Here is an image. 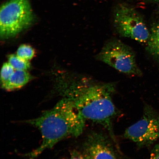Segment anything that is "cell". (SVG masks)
I'll return each instance as SVG.
<instances>
[{
	"label": "cell",
	"instance_id": "6da1fadb",
	"mask_svg": "<svg viewBox=\"0 0 159 159\" xmlns=\"http://www.w3.org/2000/svg\"><path fill=\"white\" fill-rule=\"evenodd\" d=\"M25 122L38 129L42 138V142L38 148L27 154L30 159H35L63 139L80 136L86 121L71 101L65 97L52 109Z\"/></svg>",
	"mask_w": 159,
	"mask_h": 159
},
{
	"label": "cell",
	"instance_id": "7a4b0ae2",
	"mask_svg": "<svg viewBox=\"0 0 159 159\" xmlns=\"http://www.w3.org/2000/svg\"><path fill=\"white\" fill-rule=\"evenodd\" d=\"M115 87V83L84 78L73 86L65 97L71 101L85 121L102 125L113 137L112 122L117 112L112 100Z\"/></svg>",
	"mask_w": 159,
	"mask_h": 159
},
{
	"label": "cell",
	"instance_id": "3957f363",
	"mask_svg": "<svg viewBox=\"0 0 159 159\" xmlns=\"http://www.w3.org/2000/svg\"><path fill=\"white\" fill-rule=\"evenodd\" d=\"M33 15L29 0H9L2 6L0 11L1 38L15 35L31 24Z\"/></svg>",
	"mask_w": 159,
	"mask_h": 159
},
{
	"label": "cell",
	"instance_id": "277c9868",
	"mask_svg": "<svg viewBox=\"0 0 159 159\" xmlns=\"http://www.w3.org/2000/svg\"><path fill=\"white\" fill-rule=\"evenodd\" d=\"M96 59L120 72L136 76L142 74L137 64L134 51L118 39L107 42L97 55Z\"/></svg>",
	"mask_w": 159,
	"mask_h": 159
},
{
	"label": "cell",
	"instance_id": "5b68a950",
	"mask_svg": "<svg viewBox=\"0 0 159 159\" xmlns=\"http://www.w3.org/2000/svg\"><path fill=\"white\" fill-rule=\"evenodd\" d=\"M114 24L116 30L122 36L141 43L147 42L150 33L142 16L134 8L125 4L115 10Z\"/></svg>",
	"mask_w": 159,
	"mask_h": 159
},
{
	"label": "cell",
	"instance_id": "8992f818",
	"mask_svg": "<svg viewBox=\"0 0 159 159\" xmlns=\"http://www.w3.org/2000/svg\"><path fill=\"white\" fill-rule=\"evenodd\" d=\"M124 136L139 147L153 144L159 139V114L152 107H145L140 120L125 130Z\"/></svg>",
	"mask_w": 159,
	"mask_h": 159
},
{
	"label": "cell",
	"instance_id": "52a82bcc",
	"mask_svg": "<svg viewBox=\"0 0 159 159\" xmlns=\"http://www.w3.org/2000/svg\"><path fill=\"white\" fill-rule=\"evenodd\" d=\"M84 152L91 159H117L109 139L99 133L89 135L84 144Z\"/></svg>",
	"mask_w": 159,
	"mask_h": 159
},
{
	"label": "cell",
	"instance_id": "ba28073f",
	"mask_svg": "<svg viewBox=\"0 0 159 159\" xmlns=\"http://www.w3.org/2000/svg\"><path fill=\"white\" fill-rule=\"evenodd\" d=\"M30 78L26 71L15 70L9 80L2 87L8 91L21 88L29 82Z\"/></svg>",
	"mask_w": 159,
	"mask_h": 159
},
{
	"label": "cell",
	"instance_id": "9c48e42d",
	"mask_svg": "<svg viewBox=\"0 0 159 159\" xmlns=\"http://www.w3.org/2000/svg\"><path fill=\"white\" fill-rule=\"evenodd\" d=\"M147 42V51L152 56L159 59V24L152 28Z\"/></svg>",
	"mask_w": 159,
	"mask_h": 159
},
{
	"label": "cell",
	"instance_id": "30bf717a",
	"mask_svg": "<svg viewBox=\"0 0 159 159\" xmlns=\"http://www.w3.org/2000/svg\"><path fill=\"white\" fill-rule=\"evenodd\" d=\"M8 62L15 70L26 71L30 67L29 61L21 59L17 55L12 54L9 56Z\"/></svg>",
	"mask_w": 159,
	"mask_h": 159
},
{
	"label": "cell",
	"instance_id": "8fae6325",
	"mask_svg": "<svg viewBox=\"0 0 159 159\" xmlns=\"http://www.w3.org/2000/svg\"><path fill=\"white\" fill-rule=\"evenodd\" d=\"M35 51L32 47L29 45H22L17 51V55L25 61H29L34 56Z\"/></svg>",
	"mask_w": 159,
	"mask_h": 159
},
{
	"label": "cell",
	"instance_id": "7c38bea8",
	"mask_svg": "<svg viewBox=\"0 0 159 159\" xmlns=\"http://www.w3.org/2000/svg\"><path fill=\"white\" fill-rule=\"evenodd\" d=\"M15 70L9 62L5 63L2 67L1 70V81L2 86L9 80Z\"/></svg>",
	"mask_w": 159,
	"mask_h": 159
},
{
	"label": "cell",
	"instance_id": "4fadbf2b",
	"mask_svg": "<svg viewBox=\"0 0 159 159\" xmlns=\"http://www.w3.org/2000/svg\"><path fill=\"white\" fill-rule=\"evenodd\" d=\"M69 159H91L84 152H81L77 150H73L71 152Z\"/></svg>",
	"mask_w": 159,
	"mask_h": 159
},
{
	"label": "cell",
	"instance_id": "5bb4252c",
	"mask_svg": "<svg viewBox=\"0 0 159 159\" xmlns=\"http://www.w3.org/2000/svg\"><path fill=\"white\" fill-rule=\"evenodd\" d=\"M150 159H159V143L152 149Z\"/></svg>",
	"mask_w": 159,
	"mask_h": 159
},
{
	"label": "cell",
	"instance_id": "9a60e30c",
	"mask_svg": "<svg viewBox=\"0 0 159 159\" xmlns=\"http://www.w3.org/2000/svg\"><path fill=\"white\" fill-rule=\"evenodd\" d=\"M150 1L155 2H159V0H150Z\"/></svg>",
	"mask_w": 159,
	"mask_h": 159
}]
</instances>
